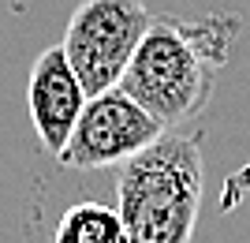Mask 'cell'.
<instances>
[{"label":"cell","mask_w":250,"mask_h":243,"mask_svg":"<svg viewBox=\"0 0 250 243\" xmlns=\"http://www.w3.org/2000/svg\"><path fill=\"white\" fill-rule=\"evenodd\" d=\"M224 53L228 34L217 26L153 19L120 79V90L135 97L165 131H179L209 105Z\"/></svg>","instance_id":"cell-1"},{"label":"cell","mask_w":250,"mask_h":243,"mask_svg":"<svg viewBox=\"0 0 250 243\" xmlns=\"http://www.w3.org/2000/svg\"><path fill=\"white\" fill-rule=\"evenodd\" d=\"M149 22H153V15L142 0H83L71 11L60 45L83 83L86 97L120 86Z\"/></svg>","instance_id":"cell-3"},{"label":"cell","mask_w":250,"mask_h":243,"mask_svg":"<svg viewBox=\"0 0 250 243\" xmlns=\"http://www.w3.org/2000/svg\"><path fill=\"white\" fill-rule=\"evenodd\" d=\"M116 210L127 243H190L202 210L198 135L165 131L116 169Z\"/></svg>","instance_id":"cell-2"},{"label":"cell","mask_w":250,"mask_h":243,"mask_svg":"<svg viewBox=\"0 0 250 243\" xmlns=\"http://www.w3.org/2000/svg\"><path fill=\"white\" fill-rule=\"evenodd\" d=\"M26 105H30V124L38 131L42 150L60 154L86 105V90L79 83L67 53H63V45H52L45 53H38L30 79H26Z\"/></svg>","instance_id":"cell-5"},{"label":"cell","mask_w":250,"mask_h":243,"mask_svg":"<svg viewBox=\"0 0 250 243\" xmlns=\"http://www.w3.org/2000/svg\"><path fill=\"white\" fill-rule=\"evenodd\" d=\"M49 243H127V228L116 206L83 199L56 217Z\"/></svg>","instance_id":"cell-6"},{"label":"cell","mask_w":250,"mask_h":243,"mask_svg":"<svg viewBox=\"0 0 250 243\" xmlns=\"http://www.w3.org/2000/svg\"><path fill=\"white\" fill-rule=\"evenodd\" d=\"M161 135H165V127L157 124L135 97H127L120 86H112L104 94L86 97L83 116L75 124L67 146L56 154V161L75 172L120 169L124 161L142 154Z\"/></svg>","instance_id":"cell-4"}]
</instances>
